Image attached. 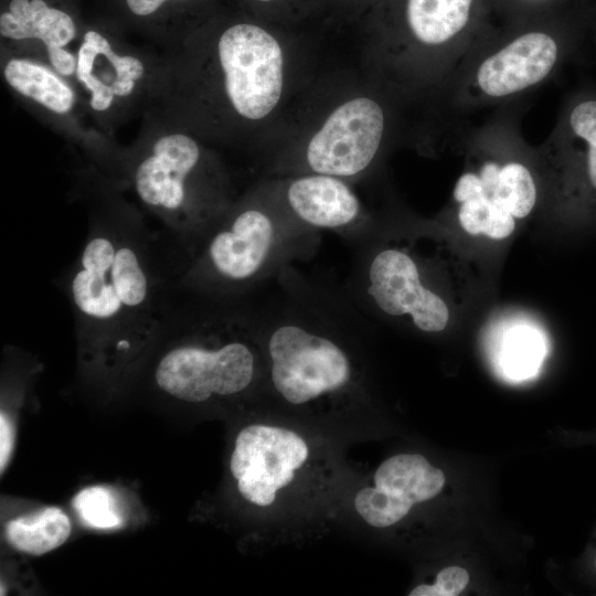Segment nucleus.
<instances>
[{
  "label": "nucleus",
  "instance_id": "3",
  "mask_svg": "<svg viewBox=\"0 0 596 596\" xmlns=\"http://www.w3.org/2000/svg\"><path fill=\"white\" fill-rule=\"evenodd\" d=\"M319 234L298 223L278 195L253 192L234 201L188 258L173 287L190 297L236 301L286 265L315 253Z\"/></svg>",
  "mask_w": 596,
  "mask_h": 596
},
{
  "label": "nucleus",
  "instance_id": "19",
  "mask_svg": "<svg viewBox=\"0 0 596 596\" xmlns=\"http://www.w3.org/2000/svg\"><path fill=\"white\" fill-rule=\"evenodd\" d=\"M553 132L583 151L588 181L596 190V94L583 93L568 102Z\"/></svg>",
  "mask_w": 596,
  "mask_h": 596
},
{
  "label": "nucleus",
  "instance_id": "23",
  "mask_svg": "<svg viewBox=\"0 0 596 596\" xmlns=\"http://www.w3.org/2000/svg\"><path fill=\"white\" fill-rule=\"evenodd\" d=\"M354 507L366 523L380 529L398 522L412 508L377 487L361 489L355 496Z\"/></svg>",
  "mask_w": 596,
  "mask_h": 596
},
{
  "label": "nucleus",
  "instance_id": "25",
  "mask_svg": "<svg viewBox=\"0 0 596 596\" xmlns=\"http://www.w3.org/2000/svg\"><path fill=\"white\" fill-rule=\"evenodd\" d=\"M14 445V428L11 419L1 411L0 415V470L3 473L12 455Z\"/></svg>",
  "mask_w": 596,
  "mask_h": 596
},
{
  "label": "nucleus",
  "instance_id": "18",
  "mask_svg": "<svg viewBox=\"0 0 596 596\" xmlns=\"http://www.w3.org/2000/svg\"><path fill=\"white\" fill-rule=\"evenodd\" d=\"M72 531L68 517L57 507L9 521L4 534L10 545L29 555L46 554L64 544Z\"/></svg>",
  "mask_w": 596,
  "mask_h": 596
},
{
  "label": "nucleus",
  "instance_id": "22",
  "mask_svg": "<svg viewBox=\"0 0 596 596\" xmlns=\"http://www.w3.org/2000/svg\"><path fill=\"white\" fill-rule=\"evenodd\" d=\"M73 507L89 528L110 530L121 526L124 520L116 499L107 487L91 486L76 493Z\"/></svg>",
  "mask_w": 596,
  "mask_h": 596
},
{
  "label": "nucleus",
  "instance_id": "16",
  "mask_svg": "<svg viewBox=\"0 0 596 596\" xmlns=\"http://www.w3.org/2000/svg\"><path fill=\"white\" fill-rule=\"evenodd\" d=\"M455 201L481 199L523 219L533 210L538 190L526 164L519 160L500 161L486 158L477 171H467L457 180L453 192Z\"/></svg>",
  "mask_w": 596,
  "mask_h": 596
},
{
  "label": "nucleus",
  "instance_id": "13",
  "mask_svg": "<svg viewBox=\"0 0 596 596\" xmlns=\"http://www.w3.org/2000/svg\"><path fill=\"white\" fill-rule=\"evenodd\" d=\"M481 0H406L405 25L418 52L432 56L441 77L454 76L483 32Z\"/></svg>",
  "mask_w": 596,
  "mask_h": 596
},
{
  "label": "nucleus",
  "instance_id": "8",
  "mask_svg": "<svg viewBox=\"0 0 596 596\" xmlns=\"http://www.w3.org/2000/svg\"><path fill=\"white\" fill-rule=\"evenodd\" d=\"M356 259L347 292L352 304H366L390 317L408 316L423 332L443 331L449 320L444 299L423 283L421 269L406 252L356 246Z\"/></svg>",
  "mask_w": 596,
  "mask_h": 596
},
{
  "label": "nucleus",
  "instance_id": "5",
  "mask_svg": "<svg viewBox=\"0 0 596 596\" xmlns=\"http://www.w3.org/2000/svg\"><path fill=\"white\" fill-rule=\"evenodd\" d=\"M167 65L166 54L132 43L108 19H86L74 79L95 130L110 139L119 126L153 110L163 93Z\"/></svg>",
  "mask_w": 596,
  "mask_h": 596
},
{
  "label": "nucleus",
  "instance_id": "9",
  "mask_svg": "<svg viewBox=\"0 0 596 596\" xmlns=\"http://www.w3.org/2000/svg\"><path fill=\"white\" fill-rule=\"evenodd\" d=\"M85 22L79 0H0L1 47L38 57L74 82Z\"/></svg>",
  "mask_w": 596,
  "mask_h": 596
},
{
  "label": "nucleus",
  "instance_id": "14",
  "mask_svg": "<svg viewBox=\"0 0 596 596\" xmlns=\"http://www.w3.org/2000/svg\"><path fill=\"white\" fill-rule=\"evenodd\" d=\"M283 191L285 207L308 230L333 231L353 243L368 234L361 202L343 179L306 173L289 180Z\"/></svg>",
  "mask_w": 596,
  "mask_h": 596
},
{
  "label": "nucleus",
  "instance_id": "26",
  "mask_svg": "<svg viewBox=\"0 0 596 596\" xmlns=\"http://www.w3.org/2000/svg\"><path fill=\"white\" fill-rule=\"evenodd\" d=\"M523 4L542 6L552 2L553 0H519Z\"/></svg>",
  "mask_w": 596,
  "mask_h": 596
},
{
  "label": "nucleus",
  "instance_id": "10",
  "mask_svg": "<svg viewBox=\"0 0 596 596\" xmlns=\"http://www.w3.org/2000/svg\"><path fill=\"white\" fill-rule=\"evenodd\" d=\"M1 76L18 98L83 146L92 160L111 145V139L87 126L89 117L76 83L44 61L1 47Z\"/></svg>",
  "mask_w": 596,
  "mask_h": 596
},
{
  "label": "nucleus",
  "instance_id": "21",
  "mask_svg": "<svg viewBox=\"0 0 596 596\" xmlns=\"http://www.w3.org/2000/svg\"><path fill=\"white\" fill-rule=\"evenodd\" d=\"M458 220L467 233H482L493 240L508 237L515 226L510 212L476 198L459 202Z\"/></svg>",
  "mask_w": 596,
  "mask_h": 596
},
{
  "label": "nucleus",
  "instance_id": "24",
  "mask_svg": "<svg viewBox=\"0 0 596 596\" xmlns=\"http://www.w3.org/2000/svg\"><path fill=\"white\" fill-rule=\"evenodd\" d=\"M469 583L468 572L460 566L441 570L433 585L422 584L412 589L409 596H457Z\"/></svg>",
  "mask_w": 596,
  "mask_h": 596
},
{
  "label": "nucleus",
  "instance_id": "1",
  "mask_svg": "<svg viewBox=\"0 0 596 596\" xmlns=\"http://www.w3.org/2000/svg\"><path fill=\"white\" fill-rule=\"evenodd\" d=\"M94 183L87 234L61 286L85 359L110 370L153 345L169 308L143 212L105 177Z\"/></svg>",
  "mask_w": 596,
  "mask_h": 596
},
{
  "label": "nucleus",
  "instance_id": "11",
  "mask_svg": "<svg viewBox=\"0 0 596 596\" xmlns=\"http://www.w3.org/2000/svg\"><path fill=\"white\" fill-rule=\"evenodd\" d=\"M386 118L380 103L355 97L338 106L306 148L309 173L350 179L374 161L384 138Z\"/></svg>",
  "mask_w": 596,
  "mask_h": 596
},
{
  "label": "nucleus",
  "instance_id": "28",
  "mask_svg": "<svg viewBox=\"0 0 596 596\" xmlns=\"http://www.w3.org/2000/svg\"><path fill=\"white\" fill-rule=\"evenodd\" d=\"M595 567H596V558H595Z\"/></svg>",
  "mask_w": 596,
  "mask_h": 596
},
{
  "label": "nucleus",
  "instance_id": "12",
  "mask_svg": "<svg viewBox=\"0 0 596 596\" xmlns=\"http://www.w3.org/2000/svg\"><path fill=\"white\" fill-rule=\"evenodd\" d=\"M308 457L306 441L295 432L268 425H249L236 437L230 469L241 496L270 505L279 489L289 485Z\"/></svg>",
  "mask_w": 596,
  "mask_h": 596
},
{
  "label": "nucleus",
  "instance_id": "2",
  "mask_svg": "<svg viewBox=\"0 0 596 596\" xmlns=\"http://www.w3.org/2000/svg\"><path fill=\"white\" fill-rule=\"evenodd\" d=\"M137 206L158 219L179 244L194 254L234 203L225 170L191 131L157 110L143 116L138 138L116 146L99 172Z\"/></svg>",
  "mask_w": 596,
  "mask_h": 596
},
{
  "label": "nucleus",
  "instance_id": "15",
  "mask_svg": "<svg viewBox=\"0 0 596 596\" xmlns=\"http://www.w3.org/2000/svg\"><path fill=\"white\" fill-rule=\"evenodd\" d=\"M203 0H98L102 15L127 34L138 35L169 53L196 30Z\"/></svg>",
  "mask_w": 596,
  "mask_h": 596
},
{
  "label": "nucleus",
  "instance_id": "17",
  "mask_svg": "<svg viewBox=\"0 0 596 596\" xmlns=\"http://www.w3.org/2000/svg\"><path fill=\"white\" fill-rule=\"evenodd\" d=\"M375 487L413 504L436 497L445 485L444 472L417 454H401L383 461L374 475Z\"/></svg>",
  "mask_w": 596,
  "mask_h": 596
},
{
  "label": "nucleus",
  "instance_id": "6",
  "mask_svg": "<svg viewBox=\"0 0 596 596\" xmlns=\"http://www.w3.org/2000/svg\"><path fill=\"white\" fill-rule=\"evenodd\" d=\"M167 76L211 79L221 105L237 120L257 121L277 106L284 86V55L265 29L238 21L214 36L201 60L185 47L167 54Z\"/></svg>",
  "mask_w": 596,
  "mask_h": 596
},
{
  "label": "nucleus",
  "instance_id": "27",
  "mask_svg": "<svg viewBox=\"0 0 596 596\" xmlns=\"http://www.w3.org/2000/svg\"><path fill=\"white\" fill-rule=\"evenodd\" d=\"M256 1H259V2H268V1H272V0H256Z\"/></svg>",
  "mask_w": 596,
  "mask_h": 596
},
{
  "label": "nucleus",
  "instance_id": "20",
  "mask_svg": "<svg viewBox=\"0 0 596 596\" xmlns=\"http://www.w3.org/2000/svg\"><path fill=\"white\" fill-rule=\"evenodd\" d=\"M545 352V340L538 329L528 324H515L502 336L499 364L509 379H529L539 370Z\"/></svg>",
  "mask_w": 596,
  "mask_h": 596
},
{
  "label": "nucleus",
  "instance_id": "4",
  "mask_svg": "<svg viewBox=\"0 0 596 596\" xmlns=\"http://www.w3.org/2000/svg\"><path fill=\"white\" fill-rule=\"evenodd\" d=\"M193 298L183 312L168 310L173 333L153 370L156 386L177 401L205 403L244 393L256 376L263 343L257 308L244 300Z\"/></svg>",
  "mask_w": 596,
  "mask_h": 596
},
{
  "label": "nucleus",
  "instance_id": "7",
  "mask_svg": "<svg viewBox=\"0 0 596 596\" xmlns=\"http://www.w3.org/2000/svg\"><path fill=\"white\" fill-rule=\"evenodd\" d=\"M557 29L530 25L497 39L485 34L451 77L456 107L510 103L547 82L567 54Z\"/></svg>",
  "mask_w": 596,
  "mask_h": 596
}]
</instances>
